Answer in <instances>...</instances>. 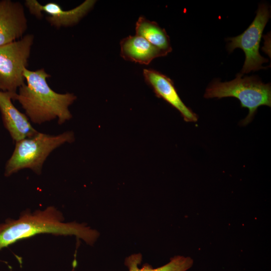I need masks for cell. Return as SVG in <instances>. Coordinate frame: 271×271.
<instances>
[{"mask_svg":"<svg viewBox=\"0 0 271 271\" xmlns=\"http://www.w3.org/2000/svg\"><path fill=\"white\" fill-rule=\"evenodd\" d=\"M142 260L141 253H134L127 257L124 264L128 271H187L193 265V259L188 256H176L172 257L167 264L154 268L148 263L144 264L141 268L139 267Z\"/></svg>","mask_w":271,"mask_h":271,"instance_id":"13","label":"cell"},{"mask_svg":"<svg viewBox=\"0 0 271 271\" xmlns=\"http://www.w3.org/2000/svg\"><path fill=\"white\" fill-rule=\"evenodd\" d=\"M242 76L238 73L229 82L214 81L206 88L204 97H234L239 99L241 106L249 110L247 116L241 121L244 126L252 120L258 107L271 106V87L270 83L264 84L255 76Z\"/></svg>","mask_w":271,"mask_h":271,"instance_id":"3","label":"cell"},{"mask_svg":"<svg viewBox=\"0 0 271 271\" xmlns=\"http://www.w3.org/2000/svg\"><path fill=\"white\" fill-rule=\"evenodd\" d=\"M136 33L146 39L165 55L172 50L169 36L155 22L140 17L136 23Z\"/></svg>","mask_w":271,"mask_h":271,"instance_id":"12","label":"cell"},{"mask_svg":"<svg viewBox=\"0 0 271 271\" xmlns=\"http://www.w3.org/2000/svg\"><path fill=\"white\" fill-rule=\"evenodd\" d=\"M143 76L145 82L152 88L155 95L177 109L185 121L198 120L197 115L182 101L173 81L169 77L153 69H144Z\"/></svg>","mask_w":271,"mask_h":271,"instance_id":"8","label":"cell"},{"mask_svg":"<svg viewBox=\"0 0 271 271\" xmlns=\"http://www.w3.org/2000/svg\"><path fill=\"white\" fill-rule=\"evenodd\" d=\"M95 1L86 0L77 7L64 10L58 4L49 2L41 5L36 0H27L25 5L30 12L38 18L42 17V12L48 16L47 21L57 28L69 27L77 24L93 8Z\"/></svg>","mask_w":271,"mask_h":271,"instance_id":"7","label":"cell"},{"mask_svg":"<svg viewBox=\"0 0 271 271\" xmlns=\"http://www.w3.org/2000/svg\"><path fill=\"white\" fill-rule=\"evenodd\" d=\"M72 131L52 136L37 132L32 137L16 142L14 151L7 161L5 176L9 177L24 169L40 174L44 161L55 149L74 141Z\"/></svg>","mask_w":271,"mask_h":271,"instance_id":"4","label":"cell"},{"mask_svg":"<svg viewBox=\"0 0 271 271\" xmlns=\"http://www.w3.org/2000/svg\"><path fill=\"white\" fill-rule=\"evenodd\" d=\"M120 55L125 60L148 65L158 57L166 56L143 37L129 36L120 43Z\"/></svg>","mask_w":271,"mask_h":271,"instance_id":"11","label":"cell"},{"mask_svg":"<svg viewBox=\"0 0 271 271\" xmlns=\"http://www.w3.org/2000/svg\"><path fill=\"white\" fill-rule=\"evenodd\" d=\"M24 76L26 84L19 88L18 93L12 97L22 105L31 121L41 124L58 119L62 124L72 117L69 106L76 99L73 93H58L48 85L51 77L44 69L31 71L25 68Z\"/></svg>","mask_w":271,"mask_h":271,"instance_id":"2","label":"cell"},{"mask_svg":"<svg viewBox=\"0 0 271 271\" xmlns=\"http://www.w3.org/2000/svg\"><path fill=\"white\" fill-rule=\"evenodd\" d=\"M270 17L268 6L260 4L254 20L247 29L240 35L227 39L230 41L227 45L229 52L239 48L244 52L245 59L240 73L242 74L264 68L262 65L267 60L260 55L259 48L263 29Z\"/></svg>","mask_w":271,"mask_h":271,"instance_id":"6","label":"cell"},{"mask_svg":"<svg viewBox=\"0 0 271 271\" xmlns=\"http://www.w3.org/2000/svg\"><path fill=\"white\" fill-rule=\"evenodd\" d=\"M62 213L53 206L34 212L25 211L19 218H8L0 224V250L17 241L40 234L55 235H74L92 245L99 233L84 224L64 222Z\"/></svg>","mask_w":271,"mask_h":271,"instance_id":"1","label":"cell"},{"mask_svg":"<svg viewBox=\"0 0 271 271\" xmlns=\"http://www.w3.org/2000/svg\"><path fill=\"white\" fill-rule=\"evenodd\" d=\"M13 94L0 90V111L6 128L16 142L33 136L38 131L33 128L26 114L12 103Z\"/></svg>","mask_w":271,"mask_h":271,"instance_id":"10","label":"cell"},{"mask_svg":"<svg viewBox=\"0 0 271 271\" xmlns=\"http://www.w3.org/2000/svg\"><path fill=\"white\" fill-rule=\"evenodd\" d=\"M27 29V20L22 4L0 1V46L22 38Z\"/></svg>","mask_w":271,"mask_h":271,"instance_id":"9","label":"cell"},{"mask_svg":"<svg viewBox=\"0 0 271 271\" xmlns=\"http://www.w3.org/2000/svg\"><path fill=\"white\" fill-rule=\"evenodd\" d=\"M34 36L28 34L19 40L0 46V90L13 95L25 84L27 68Z\"/></svg>","mask_w":271,"mask_h":271,"instance_id":"5","label":"cell"}]
</instances>
